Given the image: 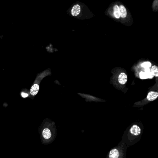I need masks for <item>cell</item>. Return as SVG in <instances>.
I'll return each instance as SVG.
<instances>
[{"mask_svg": "<svg viewBox=\"0 0 158 158\" xmlns=\"http://www.w3.org/2000/svg\"><path fill=\"white\" fill-rule=\"evenodd\" d=\"M22 95L23 97L26 98V97H28V94H26V93H24V92H22Z\"/></svg>", "mask_w": 158, "mask_h": 158, "instance_id": "cell-13", "label": "cell"}, {"mask_svg": "<svg viewBox=\"0 0 158 158\" xmlns=\"http://www.w3.org/2000/svg\"><path fill=\"white\" fill-rule=\"evenodd\" d=\"M143 130L142 122L132 123L125 131L122 137V142L126 145L127 147L134 145L141 139Z\"/></svg>", "mask_w": 158, "mask_h": 158, "instance_id": "cell-1", "label": "cell"}, {"mask_svg": "<svg viewBox=\"0 0 158 158\" xmlns=\"http://www.w3.org/2000/svg\"><path fill=\"white\" fill-rule=\"evenodd\" d=\"M127 148L126 145L121 141L118 145L109 151L107 158H126Z\"/></svg>", "mask_w": 158, "mask_h": 158, "instance_id": "cell-2", "label": "cell"}, {"mask_svg": "<svg viewBox=\"0 0 158 158\" xmlns=\"http://www.w3.org/2000/svg\"><path fill=\"white\" fill-rule=\"evenodd\" d=\"M81 11L80 6L78 4H76L74 5L72 8V11H71V13L72 16H77L78 15Z\"/></svg>", "mask_w": 158, "mask_h": 158, "instance_id": "cell-5", "label": "cell"}, {"mask_svg": "<svg viewBox=\"0 0 158 158\" xmlns=\"http://www.w3.org/2000/svg\"><path fill=\"white\" fill-rule=\"evenodd\" d=\"M39 90V86L38 84H34L32 86L30 89V94L34 96L38 93Z\"/></svg>", "mask_w": 158, "mask_h": 158, "instance_id": "cell-7", "label": "cell"}, {"mask_svg": "<svg viewBox=\"0 0 158 158\" xmlns=\"http://www.w3.org/2000/svg\"><path fill=\"white\" fill-rule=\"evenodd\" d=\"M114 14L115 17L117 19H119L120 17L119 8L118 5H115L114 7Z\"/></svg>", "mask_w": 158, "mask_h": 158, "instance_id": "cell-9", "label": "cell"}, {"mask_svg": "<svg viewBox=\"0 0 158 158\" xmlns=\"http://www.w3.org/2000/svg\"><path fill=\"white\" fill-rule=\"evenodd\" d=\"M119 8L120 13V16L122 18H125L127 16V12L126 9L123 5H120Z\"/></svg>", "mask_w": 158, "mask_h": 158, "instance_id": "cell-8", "label": "cell"}, {"mask_svg": "<svg viewBox=\"0 0 158 158\" xmlns=\"http://www.w3.org/2000/svg\"><path fill=\"white\" fill-rule=\"evenodd\" d=\"M158 97V93L157 92H151L148 93L147 95V100L149 102H152L157 99Z\"/></svg>", "mask_w": 158, "mask_h": 158, "instance_id": "cell-4", "label": "cell"}, {"mask_svg": "<svg viewBox=\"0 0 158 158\" xmlns=\"http://www.w3.org/2000/svg\"><path fill=\"white\" fill-rule=\"evenodd\" d=\"M151 73L153 76L157 77L158 76V67L155 65H154L151 68Z\"/></svg>", "mask_w": 158, "mask_h": 158, "instance_id": "cell-10", "label": "cell"}, {"mask_svg": "<svg viewBox=\"0 0 158 158\" xmlns=\"http://www.w3.org/2000/svg\"><path fill=\"white\" fill-rule=\"evenodd\" d=\"M43 139L47 141H53L56 136L55 127L54 128H45L43 129L42 133Z\"/></svg>", "mask_w": 158, "mask_h": 158, "instance_id": "cell-3", "label": "cell"}, {"mask_svg": "<svg viewBox=\"0 0 158 158\" xmlns=\"http://www.w3.org/2000/svg\"><path fill=\"white\" fill-rule=\"evenodd\" d=\"M140 77L141 78V79H142L148 78V77H147V73L143 72H141L140 73Z\"/></svg>", "mask_w": 158, "mask_h": 158, "instance_id": "cell-12", "label": "cell"}, {"mask_svg": "<svg viewBox=\"0 0 158 158\" xmlns=\"http://www.w3.org/2000/svg\"><path fill=\"white\" fill-rule=\"evenodd\" d=\"M118 81L121 84H125L127 82V76L125 73H121L118 77Z\"/></svg>", "mask_w": 158, "mask_h": 158, "instance_id": "cell-6", "label": "cell"}, {"mask_svg": "<svg viewBox=\"0 0 158 158\" xmlns=\"http://www.w3.org/2000/svg\"><path fill=\"white\" fill-rule=\"evenodd\" d=\"M151 64L149 62H145L142 65V66L145 69H149L151 66Z\"/></svg>", "mask_w": 158, "mask_h": 158, "instance_id": "cell-11", "label": "cell"}]
</instances>
